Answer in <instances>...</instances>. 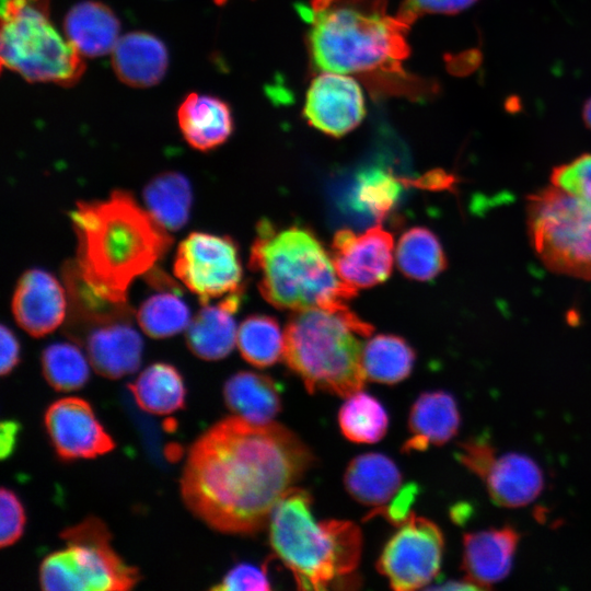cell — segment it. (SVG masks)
<instances>
[{
    "instance_id": "obj_18",
    "label": "cell",
    "mask_w": 591,
    "mask_h": 591,
    "mask_svg": "<svg viewBox=\"0 0 591 591\" xmlns=\"http://www.w3.org/2000/svg\"><path fill=\"white\" fill-rule=\"evenodd\" d=\"M244 290L228 294L216 305L204 304L186 328V344L200 359L215 361L227 357L237 339L233 314Z\"/></svg>"
},
{
    "instance_id": "obj_25",
    "label": "cell",
    "mask_w": 591,
    "mask_h": 591,
    "mask_svg": "<svg viewBox=\"0 0 591 591\" xmlns=\"http://www.w3.org/2000/svg\"><path fill=\"white\" fill-rule=\"evenodd\" d=\"M223 398L232 413L253 424L271 422L281 409L280 391L275 381L252 371L230 376L223 386Z\"/></svg>"
},
{
    "instance_id": "obj_32",
    "label": "cell",
    "mask_w": 591,
    "mask_h": 591,
    "mask_svg": "<svg viewBox=\"0 0 591 591\" xmlns=\"http://www.w3.org/2000/svg\"><path fill=\"white\" fill-rule=\"evenodd\" d=\"M401 182L392 173L379 167L360 172L350 194L351 208L381 222L402 194Z\"/></svg>"
},
{
    "instance_id": "obj_15",
    "label": "cell",
    "mask_w": 591,
    "mask_h": 591,
    "mask_svg": "<svg viewBox=\"0 0 591 591\" xmlns=\"http://www.w3.org/2000/svg\"><path fill=\"white\" fill-rule=\"evenodd\" d=\"M66 308L65 290L51 274L33 268L20 277L12 312L16 323L31 336L54 332L65 320Z\"/></svg>"
},
{
    "instance_id": "obj_26",
    "label": "cell",
    "mask_w": 591,
    "mask_h": 591,
    "mask_svg": "<svg viewBox=\"0 0 591 591\" xmlns=\"http://www.w3.org/2000/svg\"><path fill=\"white\" fill-rule=\"evenodd\" d=\"M137 405L152 415H169L185 407L186 389L172 364L154 362L128 384Z\"/></svg>"
},
{
    "instance_id": "obj_19",
    "label": "cell",
    "mask_w": 591,
    "mask_h": 591,
    "mask_svg": "<svg viewBox=\"0 0 591 591\" xmlns=\"http://www.w3.org/2000/svg\"><path fill=\"white\" fill-rule=\"evenodd\" d=\"M479 478L484 480L491 499L508 508L529 505L544 486L540 466L531 457L513 452L495 455Z\"/></svg>"
},
{
    "instance_id": "obj_17",
    "label": "cell",
    "mask_w": 591,
    "mask_h": 591,
    "mask_svg": "<svg viewBox=\"0 0 591 591\" xmlns=\"http://www.w3.org/2000/svg\"><path fill=\"white\" fill-rule=\"evenodd\" d=\"M519 534L511 526L465 534L462 568L480 589H489L510 572Z\"/></svg>"
},
{
    "instance_id": "obj_27",
    "label": "cell",
    "mask_w": 591,
    "mask_h": 591,
    "mask_svg": "<svg viewBox=\"0 0 591 591\" xmlns=\"http://www.w3.org/2000/svg\"><path fill=\"white\" fill-rule=\"evenodd\" d=\"M150 215L167 231L183 228L189 218L193 194L188 179L178 172H163L143 188Z\"/></svg>"
},
{
    "instance_id": "obj_35",
    "label": "cell",
    "mask_w": 591,
    "mask_h": 591,
    "mask_svg": "<svg viewBox=\"0 0 591 591\" xmlns=\"http://www.w3.org/2000/svg\"><path fill=\"white\" fill-rule=\"evenodd\" d=\"M552 183L591 205V154L555 167Z\"/></svg>"
},
{
    "instance_id": "obj_12",
    "label": "cell",
    "mask_w": 591,
    "mask_h": 591,
    "mask_svg": "<svg viewBox=\"0 0 591 591\" xmlns=\"http://www.w3.org/2000/svg\"><path fill=\"white\" fill-rule=\"evenodd\" d=\"M47 436L62 461L94 459L115 448L89 402L65 397L53 402L44 415Z\"/></svg>"
},
{
    "instance_id": "obj_5",
    "label": "cell",
    "mask_w": 591,
    "mask_h": 591,
    "mask_svg": "<svg viewBox=\"0 0 591 591\" xmlns=\"http://www.w3.org/2000/svg\"><path fill=\"white\" fill-rule=\"evenodd\" d=\"M269 541L301 590L343 586L359 565L362 536L346 520L316 521L311 495L292 487L269 519Z\"/></svg>"
},
{
    "instance_id": "obj_10",
    "label": "cell",
    "mask_w": 591,
    "mask_h": 591,
    "mask_svg": "<svg viewBox=\"0 0 591 591\" xmlns=\"http://www.w3.org/2000/svg\"><path fill=\"white\" fill-rule=\"evenodd\" d=\"M174 274L202 305L244 290L239 247L228 235L190 233L177 247Z\"/></svg>"
},
{
    "instance_id": "obj_38",
    "label": "cell",
    "mask_w": 591,
    "mask_h": 591,
    "mask_svg": "<svg viewBox=\"0 0 591 591\" xmlns=\"http://www.w3.org/2000/svg\"><path fill=\"white\" fill-rule=\"evenodd\" d=\"M477 0H404L396 13V16L412 26L419 18L425 14H455L459 13Z\"/></svg>"
},
{
    "instance_id": "obj_9",
    "label": "cell",
    "mask_w": 591,
    "mask_h": 591,
    "mask_svg": "<svg viewBox=\"0 0 591 591\" xmlns=\"http://www.w3.org/2000/svg\"><path fill=\"white\" fill-rule=\"evenodd\" d=\"M533 247L553 271L591 279V205L557 187L529 198Z\"/></svg>"
},
{
    "instance_id": "obj_39",
    "label": "cell",
    "mask_w": 591,
    "mask_h": 591,
    "mask_svg": "<svg viewBox=\"0 0 591 591\" xmlns=\"http://www.w3.org/2000/svg\"><path fill=\"white\" fill-rule=\"evenodd\" d=\"M417 493L415 484H407L395 494L391 503L378 508L372 514L382 513L390 522L398 526L413 513L410 509Z\"/></svg>"
},
{
    "instance_id": "obj_30",
    "label": "cell",
    "mask_w": 591,
    "mask_h": 591,
    "mask_svg": "<svg viewBox=\"0 0 591 591\" xmlns=\"http://www.w3.org/2000/svg\"><path fill=\"white\" fill-rule=\"evenodd\" d=\"M343 434L356 443H375L386 433L389 416L374 396L356 392L348 396L338 413Z\"/></svg>"
},
{
    "instance_id": "obj_37",
    "label": "cell",
    "mask_w": 591,
    "mask_h": 591,
    "mask_svg": "<svg viewBox=\"0 0 591 591\" xmlns=\"http://www.w3.org/2000/svg\"><path fill=\"white\" fill-rule=\"evenodd\" d=\"M211 590L266 591L270 590V583L265 567L243 563L231 568Z\"/></svg>"
},
{
    "instance_id": "obj_8",
    "label": "cell",
    "mask_w": 591,
    "mask_h": 591,
    "mask_svg": "<svg viewBox=\"0 0 591 591\" xmlns=\"http://www.w3.org/2000/svg\"><path fill=\"white\" fill-rule=\"evenodd\" d=\"M60 536L66 546L46 556L39 566L42 590L125 591L139 582V570L115 552L108 529L97 518L89 517Z\"/></svg>"
},
{
    "instance_id": "obj_31",
    "label": "cell",
    "mask_w": 591,
    "mask_h": 591,
    "mask_svg": "<svg viewBox=\"0 0 591 591\" xmlns=\"http://www.w3.org/2000/svg\"><path fill=\"white\" fill-rule=\"evenodd\" d=\"M285 335L276 318L253 314L239 327L237 347L242 357L257 368L276 363L283 355Z\"/></svg>"
},
{
    "instance_id": "obj_33",
    "label": "cell",
    "mask_w": 591,
    "mask_h": 591,
    "mask_svg": "<svg viewBox=\"0 0 591 591\" xmlns=\"http://www.w3.org/2000/svg\"><path fill=\"white\" fill-rule=\"evenodd\" d=\"M42 372L47 383L58 392H70L85 385L89 363L80 348L71 343L47 346L40 357Z\"/></svg>"
},
{
    "instance_id": "obj_36",
    "label": "cell",
    "mask_w": 591,
    "mask_h": 591,
    "mask_svg": "<svg viewBox=\"0 0 591 591\" xmlns=\"http://www.w3.org/2000/svg\"><path fill=\"white\" fill-rule=\"evenodd\" d=\"M0 502V546L4 548L22 536L26 519L22 502L11 489L1 488Z\"/></svg>"
},
{
    "instance_id": "obj_42",
    "label": "cell",
    "mask_w": 591,
    "mask_h": 591,
    "mask_svg": "<svg viewBox=\"0 0 591 591\" xmlns=\"http://www.w3.org/2000/svg\"><path fill=\"white\" fill-rule=\"evenodd\" d=\"M583 119L587 126L591 129V99L587 101L583 107Z\"/></svg>"
},
{
    "instance_id": "obj_29",
    "label": "cell",
    "mask_w": 591,
    "mask_h": 591,
    "mask_svg": "<svg viewBox=\"0 0 591 591\" xmlns=\"http://www.w3.org/2000/svg\"><path fill=\"white\" fill-rule=\"evenodd\" d=\"M416 354L402 337L380 334L368 340L363 348V367L370 381L395 384L412 372Z\"/></svg>"
},
{
    "instance_id": "obj_28",
    "label": "cell",
    "mask_w": 591,
    "mask_h": 591,
    "mask_svg": "<svg viewBox=\"0 0 591 591\" xmlns=\"http://www.w3.org/2000/svg\"><path fill=\"white\" fill-rule=\"evenodd\" d=\"M399 270L408 278L428 281L447 268V257L438 236L425 227L408 229L396 247Z\"/></svg>"
},
{
    "instance_id": "obj_11",
    "label": "cell",
    "mask_w": 591,
    "mask_h": 591,
    "mask_svg": "<svg viewBox=\"0 0 591 591\" xmlns=\"http://www.w3.org/2000/svg\"><path fill=\"white\" fill-rule=\"evenodd\" d=\"M443 547L439 526L412 513L385 544L376 568L394 590L419 589L438 575Z\"/></svg>"
},
{
    "instance_id": "obj_14",
    "label": "cell",
    "mask_w": 591,
    "mask_h": 591,
    "mask_svg": "<svg viewBox=\"0 0 591 591\" xmlns=\"http://www.w3.org/2000/svg\"><path fill=\"white\" fill-rule=\"evenodd\" d=\"M303 115L322 132L341 137L364 118V97L358 81L348 74L321 72L311 82Z\"/></svg>"
},
{
    "instance_id": "obj_6",
    "label": "cell",
    "mask_w": 591,
    "mask_h": 591,
    "mask_svg": "<svg viewBox=\"0 0 591 591\" xmlns=\"http://www.w3.org/2000/svg\"><path fill=\"white\" fill-rule=\"evenodd\" d=\"M372 332L347 304L294 311L283 331L282 357L308 392L348 397L364 386L362 338Z\"/></svg>"
},
{
    "instance_id": "obj_23",
    "label": "cell",
    "mask_w": 591,
    "mask_h": 591,
    "mask_svg": "<svg viewBox=\"0 0 591 591\" xmlns=\"http://www.w3.org/2000/svg\"><path fill=\"white\" fill-rule=\"evenodd\" d=\"M67 39L86 57L113 51L119 39V21L105 4L83 1L73 5L63 22Z\"/></svg>"
},
{
    "instance_id": "obj_40",
    "label": "cell",
    "mask_w": 591,
    "mask_h": 591,
    "mask_svg": "<svg viewBox=\"0 0 591 591\" xmlns=\"http://www.w3.org/2000/svg\"><path fill=\"white\" fill-rule=\"evenodd\" d=\"M1 375H7L20 361V344L15 334L5 325H1Z\"/></svg>"
},
{
    "instance_id": "obj_20",
    "label": "cell",
    "mask_w": 591,
    "mask_h": 591,
    "mask_svg": "<svg viewBox=\"0 0 591 591\" xmlns=\"http://www.w3.org/2000/svg\"><path fill=\"white\" fill-rule=\"evenodd\" d=\"M459 427L460 413L454 397L444 391L425 392L412 406L410 437L403 451H425L430 445H442L456 434Z\"/></svg>"
},
{
    "instance_id": "obj_16",
    "label": "cell",
    "mask_w": 591,
    "mask_h": 591,
    "mask_svg": "<svg viewBox=\"0 0 591 591\" xmlns=\"http://www.w3.org/2000/svg\"><path fill=\"white\" fill-rule=\"evenodd\" d=\"M91 328L84 343L95 372L108 379H119L139 368L143 341L130 320L113 321Z\"/></svg>"
},
{
    "instance_id": "obj_1",
    "label": "cell",
    "mask_w": 591,
    "mask_h": 591,
    "mask_svg": "<svg viewBox=\"0 0 591 591\" xmlns=\"http://www.w3.org/2000/svg\"><path fill=\"white\" fill-rule=\"evenodd\" d=\"M313 461L306 444L287 427L228 417L190 447L181 494L211 529L254 534Z\"/></svg>"
},
{
    "instance_id": "obj_22",
    "label": "cell",
    "mask_w": 591,
    "mask_h": 591,
    "mask_svg": "<svg viewBox=\"0 0 591 591\" xmlns=\"http://www.w3.org/2000/svg\"><path fill=\"white\" fill-rule=\"evenodd\" d=\"M177 119L185 140L200 151L222 144L233 130L229 105L211 95L190 93L178 107Z\"/></svg>"
},
{
    "instance_id": "obj_7",
    "label": "cell",
    "mask_w": 591,
    "mask_h": 591,
    "mask_svg": "<svg viewBox=\"0 0 591 591\" xmlns=\"http://www.w3.org/2000/svg\"><path fill=\"white\" fill-rule=\"evenodd\" d=\"M1 65L30 82L70 86L82 77V55L55 28L49 0H1Z\"/></svg>"
},
{
    "instance_id": "obj_2",
    "label": "cell",
    "mask_w": 591,
    "mask_h": 591,
    "mask_svg": "<svg viewBox=\"0 0 591 591\" xmlns=\"http://www.w3.org/2000/svg\"><path fill=\"white\" fill-rule=\"evenodd\" d=\"M298 12L308 24L313 68L360 78L373 96L428 94L427 83L410 76V28L387 11V0H310Z\"/></svg>"
},
{
    "instance_id": "obj_21",
    "label": "cell",
    "mask_w": 591,
    "mask_h": 591,
    "mask_svg": "<svg viewBox=\"0 0 591 591\" xmlns=\"http://www.w3.org/2000/svg\"><path fill=\"white\" fill-rule=\"evenodd\" d=\"M112 53L115 73L120 81L135 88L159 83L169 65L165 45L144 32H132L119 37Z\"/></svg>"
},
{
    "instance_id": "obj_34",
    "label": "cell",
    "mask_w": 591,
    "mask_h": 591,
    "mask_svg": "<svg viewBox=\"0 0 591 591\" xmlns=\"http://www.w3.org/2000/svg\"><path fill=\"white\" fill-rule=\"evenodd\" d=\"M144 334L152 338L172 337L190 323L187 304L176 292H162L148 298L136 314Z\"/></svg>"
},
{
    "instance_id": "obj_41",
    "label": "cell",
    "mask_w": 591,
    "mask_h": 591,
    "mask_svg": "<svg viewBox=\"0 0 591 591\" xmlns=\"http://www.w3.org/2000/svg\"><path fill=\"white\" fill-rule=\"evenodd\" d=\"M20 425L14 420H5L1 424L0 453L1 457H8L14 450L18 440Z\"/></svg>"
},
{
    "instance_id": "obj_4",
    "label": "cell",
    "mask_w": 591,
    "mask_h": 591,
    "mask_svg": "<svg viewBox=\"0 0 591 591\" xmlns=\"http://www.w3.org/2000/svg\"><path fill=\"white\" fill-rule=\"evenodd\" d=\"M248 266L259 277L263 298L280 310L338 308L357 294L338 277L332 256L314 232L300 225L278 229L260 220Z\"/></svg>"
},
{
    "instance_id": "obj_24",
    "label": "cell",
    "mask_w": 591,
    "mask_h": 591,
    "mask_svg": "<svg viewBox=\"0 0 591 591\" xmlns=\"http://www.w3.org/2000/svg\"><path fill=\"white\" fill-rule=\"evenodd\" d=\"M402 474L396 464L382 453L356 456L344 475L348 494L358 502L370 507L385 506L398 491Z\"/></svg>"
},
{
    "instance_id": "obj_3",
    "label": "cell",
    "mask_w": 591,
    "mask_h": 591,
    "mask_svg": "<svg viewBox=\"0 0 591 591\" xmlns=\"http://www.w3.org/2000/svg\"><path fill=\"white\" fill-rule=\"evenodd\" d=\"M70 219L77 274L95 296L114 303H127L132 280L154 267L173 244L167 230L126 190L79 201Z\"/></svg>"
},
{
    "instance_id": "obj_43",
    "label": "cell",
    "mask_w": 591,
    "mask_h": 591,
    "mask_svg": "<svg viewBox=\"0 0 591 591\" xmlns=\"http://www.w3.org/2000/svg\"><path fill=\"white\" fill-rule=\"evenodd\" d=\"M227 1H228V0H215V2H216L217 4H220V5L223 4V3H225Z\"/></svg>"
},
{
    "instance_id": "obj_13",
    "label": "cell",
    "mask_w": 591,
    "mask_h": 591,
    "mask_svg": "<svg viewBox=\"0 0 591 591\" xmlns=\"http://www.w3.org/2000/svg\"><path fill=\"white\" fill-rule=\"evenodd\" d=\"M394 240L380 224L356 233L334 234L331 256L338 277L355 290L384 282L393 267Z\"/></svg>"
}]
</instances>
